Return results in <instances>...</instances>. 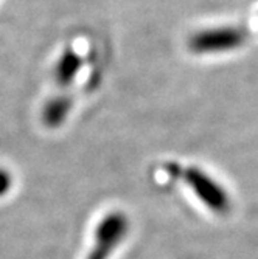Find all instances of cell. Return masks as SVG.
Wrapping results in <instances>:
<instances>
[{"instance_id":"6da1fadb","label":"cell","mask_w":258,"mask_h":259,"mask_svg":"<svg viewBox=\"0 0 258 259\" xmlns=\"http://www.w3.org/2000/svg\"><path fill=\"white\" fill-rule=\"evenodd\" d=\"M243 42V33L237 28L221 27L205 30L193 36L190 49L195 53H223L237 49Z\"/></svg>"},{"instance_id":"7a4b0ae2","label":"cell","mask_w":258,"mask_h":259,"mask_svg":"<svg viewBox=\"0 0 258 259\" xmlns=\"http://www.w3.org/2000/svg\"><path fill=\"white\" fill-rule=\"evenodd\" d=\"M80 67V58L73 53V52H67L59 64H58V68H56V78L61 81V82H68L72 79L77 73V70Z\"/></svg>"},{"instance_id":"3957f363","label":"cell","mask_w":258,"mask_h":259,"mask_svg":"<svg viewBox=\"0 0 258 259\" xmlns=\"http://www.w3.org/2000/svg\"><path fill=\"white\" fill-rule=\"evenodd\" d=\"M67 112H68V101H65V100L52 101L49 106L45 107V113H44L45 123L50 124V126H58L64 120Z\"/></svg>"},{"instance_id":"277c9868","label":"cell","mask_w":258,"mask_h":259,"mask_svg":"<svg viewBox=\"0 0 258 259\" xmlns=\"http://www.w3.org/2000/svg\"><path fill=\"white\" fill-rule=\"evenodd\" d=\"M10 186V180H8V176L5 172H0V194H2L4 191L8 190Z\"/></svg>"}]
</instances>
